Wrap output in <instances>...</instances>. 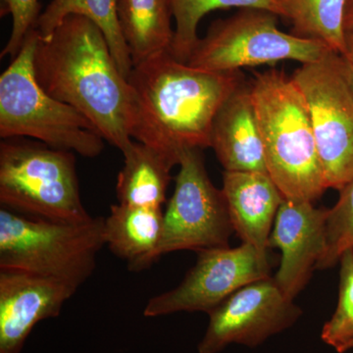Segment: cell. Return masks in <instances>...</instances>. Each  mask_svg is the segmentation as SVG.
I'll return each mask as SVG.
<instances>
[{"label": "cell", "mask_w": 353, "mask_h": 353, "mask_svg": "<svg viewBox=\"0 0 353 353\" xmlns=\"http://www.w3.org/2000/svg\"><path fill=\"white\" fill-rule=\"evenodd\" d=\"M292 78L307 104L327 189L340 190L353 180V94L341 54L301 64Z\"/></svg>", "instance_id": "cell-8"}, {"label": "cell", "mask_w": 353, "mask_h": 353, "mask_svg": "<svg viewBox=\"0 0 353 353\" xmlns=\"http://www.w3.org/2000/svg\"><path fill=\"white\" fill-rule=\"evenodd\" d=\"M222 192L239 238L266 253L276 215L285 199L271 176L261 172L225 171Z\"/></svg>", "instance_id": "cell-14"}, {"label": "cell", "mask_w": 353, "mask_h": 353, "mask_svg": "<svg viewBox=\"0 0 353 353\" xmlns=\"http://www.w3.org/2000/svg\"><path fill=\"white\" fill-rule=\"evenodd\" d=\"M70 15H80L94 23L103 32L121 73L127 79L131 74V53L118 17V0H52L39 15L34 29L46 39Z\"/></svg>", "instance_id": "cell-19"}, {"label": "cell", "mask_w": 353, "mask_h": 353, "mask_svg": "<svg viewBox=\"0 0 353 353\" xmlns=\"http://www.w3.org/2000/svg\"><path fill=\"white\" fill-rule=\"evenodd\" d=\"M197 254L196 265L178 287L150 299L143 311L145 317L181 311L209 314L241 288L270 277L267 253L246 243L201 250Z\"/></svg>", "instance_id": "cell-10"}, {"label": "cell", "mask_w": 353, "mask_h": 353, "mask_svg": "<svg viewBox=\"0 0 353 353\" xmlns=\"http://www.w3.org/2000/svg\"><path fill=\"white\" fill-rule=\"evenodd\" d=\"M34 71L48 94L80 111L104 141L126 152L134 141L128 128V80L92 21L70 15L48 38L39 37Z\"/></svg>", "instance_id": "cell-2"}, {"label": "cell", "mask_w": 353, "mask_h": 353, "mask_svg": "<svg viewBox=\"0 0 353 353\" xmlns=\"http://www.w3.org/2000/svg\"><path fill=\"white\" fill-rule=\"evenodd\" d=\"M250 87L269 176L285 199L313 203L328 189L303 92L276 69L255 73Z\"/></svg>", "instance_id": "cell-3"}, {"label": "cell", "mask_w": 353, "mask_h": 353, "mask_svg": "<svg viewBox=\"0 0 353 353\" xmlns=\"http://www.w3.org/2000/svg\"><path fill=\"white\" fill-rule=\"evenodd\" d=\"M303 314L285 296L275 278L241 288L209 313V324L199 353H218L231 343L255 347L290 328Z\"/></svg>", "instance_id": "cell-11"}, {"label": "cell", "mask_w": 353, "mask_h": 353, "mask_svg": "<svg viewBox=\"0 0 353 353\" xmlns=\"http://www.w3.org/2000/svg\"><path fill=\"white\" fill-rule=\"evenodd\" d=\"M345 30H353V0H347L345 7Z\"/></svg>", "instance_id": "cell-27"}, {"label": "cell", "mask_w": 353, "mask_h": 353, "mask_svg": "<svg viewBox=\"0 0 353 353\" xmlns=\"http://www.w3.org/2000/svg\"><path fill=\"white\" fill-rule=\"evenodd\" d=\"M211 148L225 171L268 174L250 83H243L216 115Z\"/></svg>", "instance_id": "cell-15"}, {"label": "cell", "mask_w": 353, "mask_h": 353, "mask_svg": "<svg viewBox=\"0 0 353 353\" xmlns=\"http://www.w3.org/2000/svg\"><path fill=\"white\" fill-rule=\"evenodd\" d=\"M162 208L113 204L104 218V241L111 252L125 260L129 270L152 266L153 253L161 239Z\"/></svg>", "instance_id": "cell-16"}, {"label": "cell", "mask_w": 353, "mask_h": 353, "mask_svg": "<svg viewBox=\"0 0 353 353\" xmlns=\"http://www.w3.org/2000/svg\"><path fill=\"white\" fill-rule=\"evenodd\" d=\"M104 241V218L81 223L0 209V269L57 279L80 288L94 273Z\"/></svg>", "instance_id": "cell-5"}, {"label": "cell", "mask_w": 353, "mask_h": 353, "mask_svg": "<svg viewBox=\"0 0 353 353\" xmlns=\"http://www.w3.org/2000/svg\"><path fill=\"white\" fill-rule=\"evenodd\" d=\"M39 11L41 4L39 0H3L1 16H11L12 29L8 41L1 51V58H14L19 53L28 34L36 28L41 15Z\"/></svg>", "instance_id": "cell-24"}, {"label": "cell", "mask_w": 353, "mask_h": 353, "mask_svg": "<svg viewBox=\"0 0 353 353\" xmlns=\"http://www.w3.org/2000/svg\"><path fill=\"white\" fill-rule=\"evenodd\" d=\"M118 17L134 66L170 50V0H118Z\"/></svg>", "instance_id": "cell-18"}, {"label": "cell", "mask_w": 353, "mask_h": 353, "mask_svg": "<svg viewBox=\"0 0 353 353\" xmlns=\"http://www.w3.org/2000/svg\"><path fill=\"white\" fill-rule=\"evenodd\" d=\"M343 57L353 64V30L345 31V53Z\"/></svg>", "instance_id": "cell-26"}, {"label": "cell", "mask_w": 353, "mask_h": 353, "mask_svg": "<svg viewBox=\"0 0 353 353\" xmlns=\"http://www.w3.org/2000/svg\"><path fill=\"white\" fill-rule=\"evenodd\" d=\"M0 202L41 219L90 220L81 199L75 153L25 138L0 143Z\"/></svg>", "instance_id": "cell-6"}, {"label": "cell", "mask_w": 353, "mask_h": 353, "mask_svg": "<svg viewBox=\"0 0 353 353\" xmlns=\"http://www.w3.org/2000/svg\"><path fill=\"white\" fill-rule=\"evenodd\" d=\"M39 32L28 34L0 76V138H28L57 150L94 158L104 139L83 114L48 94L37 81L34 54Z\"/></svg>", "instance_id": "cell-4"}, {"label": "cell", "mask_w": 353, "mask_h": 353, "mask_svg": "<svg viewBox=\"0 0 353 353\" xmlns=\"http://www.w3.org/2000/svg\"><path fill=\"white\" fill-rule=\"evenodd\" d=\"M353 350V341L352 343H350V348H348V350Z\"/></svg>", "instance_id": "cell-28"}, {"label": "cell", "mask_w": 353, "mask_h": 353, "mask_svg": "<svg viewBox=\"0 0 353 353\" xmlns=\"http://www.w3.org/2000/svg\"><path fill=\"white\" fill-rule=\"evenodd\" d=\"M282 17L292 24V34L326 43L345 53V14L347 0H278Z\"/></svg>", "instance_id": "cell-20"}, {"label": "cell", "mask_w": 353, "mask_h": 353, "mask_svg": "<svg viewBox=\"0 0 353 353\" xmlns=\"http://www.w3.org/2000/svg\"><path fill=\"white\" fill-rule=\"evenodd\" d=\"M341 67L353 94V64L348 61L347 58L341 55Z\"/></svg>", "instance_id": "cell-25"}, {"label": "cell", "mask_w": 353, "mask_h": 353, "mask_svg": "<svg viewBox=\"0 0 353 353\" xmlns=\"http://www.w3.org/2000/svg\"><path fill=\"white\" fill-rule=\"evenodd\" d=\"M123 155L124 167L116 185L119 203L162 208L175 165L161 153L137 141Z\"/></svg>", "instance_id": "cell-17"}, {"label": "cell", "mask_w": 353, "mask_h": 353, "mask_svg": "<svg viewBox=\"0 0 353 353\" xmlns=\"http://www.w3.org/2000/svg\"><path fill=\"white\" fill-rule=\"evenodd\" d=\"M170 2L176 28L169 52L175 59L185 63L199 43V22L211 11L238 7L259 9L282 16L278 0H170Z\"/></svg>", "instance_id": "cell-21"}, {"label": "cell", "mask_w": 353, "mask_h": 353, "mask_svg": "<svg viewBox=\"0 0 353 353\" xmlns=\"http://www.w3.org/2000/svg\"><path fill=\"white\" fill-rule=\"evenodd\" d=\"M278 16L259 9H243L215 21L199 39L187 63L214 72L241 71L284 60L313 63L333 51L317 39L281 31Z\"/></svg>", "instance_id": "cell-7"}, {"label": "cell", "mask_w": 353, "mask_h": 353, "mask_svg": "<svg viewBox=\"0 0 353 353\" xmlns=\"http://www.w3.org/2000/svg\"><path fill=\"white\" fill-rule=\"evenodd\" d=\"M77 290L57 279L0 269V353H21L34 327L57 317Z\"/></svg>", "instance_id": "cell-12"}, {"label": "cell", "mask_w": 353, "mask_h": 353, "mask_svg": "<svg viewBox=\"0 0 353 353\" xmlns=\"http://www.w3.org/2000/svg\"><path fill=\"white\" fill-rule=\"evenodd\" d=\"M179 166L152 264L167 253L179 250L229 248L234 231L224 194L211 182L201 150H185Z\"/></svg>", "instance_id": "cell-9"}, {"label": "cell", "mask_w": 353, "mask_h": 353, "mask_svg": "<svg viewBox=\"0 0 353 353\" xmlns=\"http://www.w3.org/2000/svg\"><path fill=\"white\" fill-rule=\"evenodd\" d=\"M340 263L338 305L325 323L321 339L336 352L345 353L353 341V248L341 255Z\"/></svg>", "instance_id": "cell-22"}, {"label": "cell", "mask_w": 353, "mask_h": 353, "mask_svg": "<svg viewBox=\"0 0 353 353\" xmlns=\"http://www.w3.org/2000/svg\"><path fill=\"white\" fill-rule=\"evenodd\" d=\"M328 209L312 202L285 199L279 208L269 248L282 252L275 281L285 296L294 301L307 284L326 245Z\"/></svg>", "instance_id": "cell-13"}, {"label": "cell", "mask_w": 353, "mask_h": 353, "mask_svg": "<svg viewBox=\"0 0 353 353\" xmlns=\"http://www.w3.org/2000/svg\"><path fill=\"white\" fill-rule=\"evenodd\" d=\"M333 208L328 209L326 245L316 269L331 268L341 255L353 248V180L343 185Z\"/></svg>", "instance_id": "cell-23"}, {"label": "cell", "mask_w": 353, "mask_h": 353, "mask_svg": "<svg viewBox=\"0 0 353 353\" xmlns=\"http://www.w3.org/2000/svg\"><path fill=\"white\" fill-rule=\"evenodd\" d=\"M243 83L241 71L196 68L169 51L153 55L128 78L130 136L176 166L185 150L211 148L216 115Z\"/></svg>", "instance_id": "cell-1"}]
</instances>
